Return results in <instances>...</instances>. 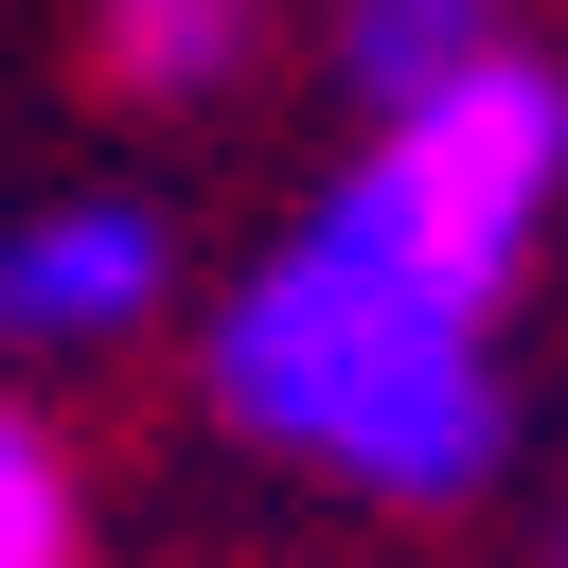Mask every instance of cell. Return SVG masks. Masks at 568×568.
Instances as JSON below:
<instances>
[{"instance_id":"cell-6","label":"cell","mask_w":568,"mask_h":568,"mask_svg":"<svg viewBox=\"0 0 568 568\" xmlns=\"http://www.w3.org/2000/svg\"><path fill=\"white\" fill-rule=\"evenodd\" d=\"M0 568H89V479L18 373H0Z\"/></svg>"},{"instance_id":"cell-4","label":"cell","mask_w":568,"mask_h":568,"mask_svg":"<svg viewBox=\"0 0 568 568\" xmlns=\"http://www.w3.org/2000/svg\"><path fill=\"white\" fill-rule=\"evenodd\" d=\"M89 53L124 106H213L266 53V0H89Z\"/></svg>"},{"instance_id":"cell-2","label":"cell","mask_w":568,"mask_h":568,"mask_svg":"<svg viewBox=\"0 0 568 568\" xmlns=\"http://www.w3.org/2000/svg\"><path fill=\"white\" fill-rule=\"evenodd\" d=\"M550 195H568V71L550 53H479V71H444L426 106H373V142H355V178L320 195L337 231H373L408 284H444V302H515V266L550 248Z\"/></svg>"},{"instance_id":"cell-5","label":"cell","mask_w":568,"mask_h":568,"mask_svg":"<svg viewBox=\"0 0 568 568\" xmlns=\"http://www.w3.org/2000/svg\"><path fill=\"white\" fill-rule=\"evenodd\" d=\"M515 36V0H337V71H355V106H426L444 71H479Z\"/></svg>"},{"instance_id":"cell-3","label":"cell","mask_w":568,"mask_h":568,"mask_svg":"<svg viewBox=\"0 0 568 568\" xmlns=\"http://www.w3.org/2000/svg\"><path fill=\"white\" fill-rule=\"evenodd\" d=\"M160 284H178V248L142 195H53L0 231V355H106L160 320Z\"/></svg>"},{"instance_id":"cell-1","label":"cell","mask_w":568,"mask_h":568,"mask_svg":"<svg viewBox=\"0 0 568 568\" xmlns=\"http://www.w3.org/2000/svg\"><path fill=\"white\" fill-rule=\"evenodd\" d=\"M195 355H213V408H231L266 462L337 479V497L444 515V497H479V479L515 462L497 320L444 302V284H408V266H390L373 231H337V213H302V231L213 302Z\"/></svg>"}]
</instances>
